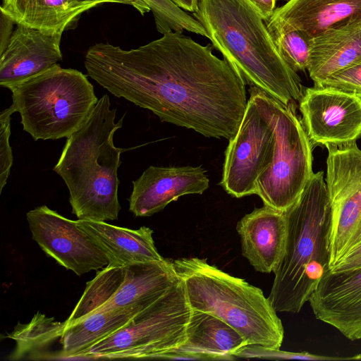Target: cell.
Returning <instances> with one entry per match:
<instances>
[{"label":"cell","instance_id":"1","mask_svg":"<svg viewBox=\"0 0 361 361\" xmlns=\"http://www.w3.org/2000/svg\"><path fill=\"white\" fill-rule=\"evenodd\" d=\"M84 64L87 75L116 97L205 137L230 140L247 107L246 84L235 69L209 44L183 33L167 32L128 50L96 43Z\"/></svg>","mask_w":361,"mask_h":361},{"label":"cell","instance_id":"20","mask_svg":"<svg viewBox=\"0 0 361 361\" xmlns=\"http://www.w3.org/2000/svg\"><path fill=\"white\" fill-rule=\"evenodd\" d=\"M99 5L87 0H1L0 12L16 25L63 35L82 13Z\"/></svg>","mask_w":361,"mask_h":361},{"label":"cell","instance_id":"28","mask_svg":"<svg viewBox=\"0 0 361 361\" xmlns=\"http://www.w3.org/2000/svg\"><path fill=\"white\" fill-rule=\"evenodd\" d=\"M235 357L240 358H260L271 360H358L360 355L347 357L326 356L312 354L307 352H289L276 348L258 345H246Z\"/></svg>","mask_w":361,"mask_h":361},{"label":"cell","instance_id":"35","mask_svg":"<svg viewBox=\"0 0 361 361\" xmlns=\"http://www.w3.org/2000/svg\"><path fill=\"white\" fill-rule=\"evenodd\" d=\"M184 11L195 13L198 8V0H172Z\"/></svg>","mask_w":361,"mask_h":361},{"label":"cell","instance_id":"16","mask_svg":"<svg viewBox=\"0 0 361 361\" xmlns=\"http://www.w3.org/2000/svg\"><path fill=\"white\" fill-rule=\"evenodd\" d=\"M243 255L255 271L274 272L286 247L287 220L285 212L264 205L245 214L237 224Z\"/></svg>","mask_w":361,"mask_h":361},{"label":"cell","instance_id":"10","mask_svg":"<svg viewBox=\"0 0 361 361\" xmlns=\"http://www.w3.org/2000/svg\"><path fill=\"white\" fill-rule=\"evenodd\" d=\"M326 183L331 208L330 269L361 244V149L327 145Z\"/></svg>","mask_w":361,"mask_h":361},{"label":"cell","instance_id":"12","mask_svg":"<svg viewBox=\"0 0 361 361\" xmlns=\"http://www.w3.org/2000/svg\"><path fill=\"white\" fill-rule=\"evenodd\" d=\"M301 121L312 147L355 142L361 137V98L338 91L305 88Z\"/></svg>","mask_w":361,"mask_h":361},{"label":"cell","instance_id":"29","mask_svg":"<svg viewBox=\"0 0 361 361\" xmlns=\"http://www.w3.org/2000/svg\"><path fill=\"white\" fill-rule=\"evenodd\" d=\"M314 86L361 98V62L336 71Z\"/></svg>","mask_w":361,"mask_h":361},{"label":"cell","instance_id":"21","mask_svg":"<svg viewBox=\"0 0 361 361\" xmlns=\"http://www.w3.org/2000/svg\"><path fill=\"white\" fill-rule=\"evenodd\" d=\"M310 43L307 71L314 84L361 62V19L329 30L312 39Z\"/></svg>","mask_w":361,"mask_h":361},{"label":"cell","instance_id":"8","mask_svg":"<svg viewBox=\"0 0 361 361\" xmlns=\"http://www.w3.org/2000/svg\"><path fill=\"white\" fill-rule=\"evenodd\" d=\"M275 143L271 163L256 183L264 205L286 212L298 199L313 173V147L296 112V102L274 99Z\"/></svg>","mask_w":361,"mask_h":361},{"label":"cell","instance_id":"15","mask_svg":"<svg viewBox=\"0 0 361 361\" xmlns=\"http://www.w3.org/2000/svg\"><path fill=\"white\" fill-rule=\"evenodd\" d=\"M61 37L17 25L0 54V85L11 89L59 64Z\"/></svg>","mask_w":361,"mask_h":361},{"label":"cell","instance_id":"30","mask_svg":"<svg viewBox=\"0 0 361 361\" xmlns=\"http://www.w3.org/2000/svg\"><path fill=\"white\" fill-rule=\"evenodd\" d=\"M16 111L11 104L0 114V192L8 178L13 165L12 149L9 139L11 136V117Z\"/></svg>","mask_w":361,"mask_h":361},{"label":"cell","instance_id":"7","mask_svg":"<svg viewBox=\"0 0 361 361\" xmlns=\"http://www.w3.org/2000/svg\"><path fill=\"white\" fill-rule=\"evenodd\" d=\"M192 311L179 277L165 294L91 347L84 357L158 359L186 341Z\"/></svg>","mask_w":361,"mask_h":361},{"label":"cell","instance_id":"22","mask_svg":"<svg viewBox=\"0 0 361 361\" xmlns=\"http://www.w3.org/2000/svg\"><path fill=\"white\" fill-rule=\"evenodd\" d=\"M246 345L244 338L222 319L193 310L186 341L173 351L190 353L199 360H233Z\"/></svg>","mask_w":361,"mask_h":361},{"label":"cell","instance_id":"31","mask_svg":"<svg viewBox=\"0 0 361 361\" xmlns=\"http://www.w3.org/2000/svg\"><path fill=\"white\" fill-rule=\"evenodd\" d=\"M359 268H361V244L349 252L330 271L338 272Z\"/></svg>","mask_w":361,"mask_h":361},{"label":"cell","instance_id":"14","mask_svg":"<svg viewBox=\"0 0 361 361\" xmlns=\"http://www.w3.org/2000/svg\"><path fill=\"white\" fill-rule=\"evenodd\" d=\"M315 317L350 341L361 339V268L326 273L309 301Z\"/></svg>","mask_w":361,"mask_h":361},{"label":"cell","instance_id":"33","mask_svg":"<svg viewBox=\"0 0 361 361\" xmlns=\"http://www.w3.org/2000/svg\"><path fill=\"white\" fill-rule=\"evenodd\" d=\"M90 2L102 4L103 3H116L130 6L133 7L141 15L151 11L148 5L142 0H87Z\"/></svg>","mask_w":361,"mask_h":361},{"label":"cell","instance_id":"2","mask_svg":"<svg viewBox=\"0 0 361 361\" xmlns=\"http://www.w3.org/2000/svg\"><path fill=\"white\" fill-rule=\"evenodd\" d=\"M193 16L246 85L288 104L300 100L301 80L278 51L249 0H198Z\"/></svg>","mask_w":361,"mask_h":361},{"label":"cell","instance_id":"3","mask_svg":"<svg viewBox=\"0 0 361 361\" xmlns=\"http://www.w3.org/2000/svg\"><path fill=\"white\" fill-rule=\"evenodd\" d=\"M108 94L99 99L81 126L69 136L53 170L69 190L72 213L80 220H116L121 210L118 169L121 154L114 135L123 126V116L115 121Z\"/></svg>","mask_w":361,"mask_h":361},{"label":"cell","instance_id":"27","mask_svg":"<svg viewBox=\"0 0 361 361\" xmlns=\"http://www.w3.org/2000/svg\"><path fill=\"white\" fill-rule=\"evenodd\" d=\"M142 1L150 8L156 28L162 35L171 32L183 33V31H188L208 37L203 25L172 0Z\"/></svg>","mask_w":361,"mask_h":361},{"label":"cell","instance_id":"23","mask_svg":"<svg viewBox=\"0 0 361 361\" xmlns=\"http://www.w3.org/2000/svg\"><path fill=\"white\" fill-rule=\"evenodd\" d=\"M138 312L134 310H99L66 326L61 339V358L84 357L91 347L123 327Z\"/></svg>","mask_w":361,"mask_h":361},{"label":"cell","instance_id":"13","mask_svg":"<svg viewBox=\"0 0 361 361\" xmlns=\"http://www.w3.org/2000/svg\"><path fill=\"white\" fill-rule=\"evenodd\" d=\"M205 172L202 166H149L133 181L130 211L149 216L181 196L202 194L209 183Z\"/></svg>","mask_w":361,"mask_h":361},{"label":"cell","instance_id":"9","mask_svg":"<svg viewBox=\"0 0 361 361\" xmlns=\"http://www.w3.org/2000/svg\"><path fill=\"white\" fill-rule=\"evenodd\" d=\"M237 133L225 151L219 185L232 197L256 194V183L271 161L274 143V98L255 87Z\"/></svg>","mask_w":361,"mask_h":361},{"label":"cell","instance_id":"18","mask_svg":"<svg viewBox=\"0 0 361 361\" xmlns=\"http://www.w3.org/2000/svg\"><path fill=\"white\" fill-rule=\"evenodd\" d=\"M78 226L91 238L106 257L109 264L124 267L135 262L162 261L153 240V231L119 227L92 220H77Z\"/></svg>","mask_w":361,"mask_h":361},{"label":"cell","instance_id":"17","mask_svg":"<svg viewBox=\"0 0 361 361\" xmlns=\"http://www.w3.org/2000/svg\"><path fill=\"white\" fill-rule=\"evenodd\" d=\"M268 19L294 28L312 39L361 19V0H289Z\"/></svg>","mask_w":361,"mask_h":361},{"label":"cell","instance_id":"11","mask_svg":"<svg viewBox=\"0 0 361 361\" xmlns=\"http://www.w3.org/2000/svg\"><path fill=\"white\" fill-rule=\"evenodd\" d=\"M32 239L47 255L81 276L109 264L89 235L73 221L42 205L26 214Z\"/></svg>","mask_w":361,"mask_h":361},{"label":"cell","instance_id":"25","mask_svg":"<svg viewBox=\"0 0 361 361\" xmlns=\"http://www.w3.org/2000/svg\"><path fill=\"white\" fill-rule=\"evenodd\" d=\"M123 280V267L108 264L97 271L95 277L87 283L80 299L65 321L66 326L102 310L115 296Z\"/></svg>","mask_w":361,"mask_h":361},{"label":"cell","instance_id":"4","mask_svg":"<svg viewBox=\"0 0 361 361\" xmlns=\"http://www.w3.org/2000/svg\"><path fill=\"white\" fill-rule=\"evenodd\" d=\"M285 213V252L268 298L277 312L298 313L330 270L331 208L323 171L312 173Z\"/></svg>","mask_w":361,"mask_h":361},{"label":"cell","instance_id":"32","mask_svg":"<svg viewBox=\"0 0 361 361\" xmlns=\"http://www.w3.org/2000/svg\"><path fill=\"white\" fill-rule=\"evenodd\" d=\"M14 22L7 16L0 12V54L6 48L12 34Z\"/></svg>","mask_w":361,"mask_h":361},{"label":"cell","instance_id":"6","mask_svg":"<svg viewBox=\"0 0 361 361\" xmlns=\"http://www.w3.org/2000/svg\"><path fill=\"white\" fill-rule=\"evenodd\" d=\"M9 90L23 128L34 140L68 138L99 100L87 75L59 64Z\"/></svg>","mask_w":361,"mask_h":361},{"label":"cell","instance_id":"5","mask_svg":"<svg viewBox=\"0 0 361 361\" xmlns=\"http://www.w3.org/2000/svg\"><path fill=\"white\" fill-rule=\"evenodd\" d=\"M173 263L192 310L222 319L247 345L281 348L284 337L281 320L260 288L209 264L205 259L180 258Z\"/></svg>","mask_w":361,"mask_h":361},{"label":"cell","instance_id":"34","mask_svg":"<svg viewBox=\"0 0 361 361\" xmlns=\"http://www.w3.org/2000/svg\"><path fill=\"white\" fill-rule=\"evenodd\" d=\"M259 11L264 20H267L275 10L276 0H249Z\"/></svg>","mask_w":361,"mask_h":361},{"label":"cell","instance_id":"19","mask_svg":"<svg viewBox=\"0 0 361 361\" xmlns=\"http://www.w3.org/2000/svg\"><path fill=\"white\" fill-rule=\"evenodd\" d=\"M124 280L115 296L100 310L147 308L178 280L173 261L135 262L123 267Z\"/></svg>","mask_w":361,"mask_h":361},{"label":"cell","instance_id":"26","mask_svg":"<svg viewBox=\"0 0 361 361\" xmlns=\"http://www.w3.org/2000/svg\"><path fill=\"white\" fill-rule=\"evenodd\" d=\"M267 29L278 51L296 73L307 70L310 39L301 32L281 23L267 19Z\"/></svg>","mask_w":361,"mask_h":361},{"label":"cell","instance_id":"24","mask_svg":"<svg viewBox=\"0 0 361 361\" xmlns=\"http://www.w3.org/2000/svg\"><path fill=\"white\" fill-rule=\"evenodd\" d=\"M66 322H56L37 312L26 324L18 323L7 337L16 342L12 360L52 359L49 350L61 341Z\"/></svg>","mask_w":361,"mask_h":361}]
</instances>
